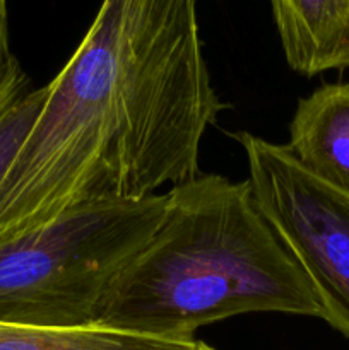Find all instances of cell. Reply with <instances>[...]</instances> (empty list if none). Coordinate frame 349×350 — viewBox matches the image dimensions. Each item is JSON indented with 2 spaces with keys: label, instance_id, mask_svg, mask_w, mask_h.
Wrapping results in <instances>:
<instances>
[{
  "label": "cell",
  "instance_id": "cell-1",
  "mask_svg": "<svg viewBox=\"0 0 349 350\" xmlns=\"http://www.w3.org/2000/svg\"><path fill=\"white\" fill-rule=\"evenodd\" d=\"M226 108L211 82L197 0H103L0 183V238L75 205L142 200L198 176Z\"/></svg>",
  "mask_w": 349,
  "mask_h": 350
},
{
  "label": "cell",
  "instance_id": "cell-2",
  "mask_svg": "<svg viewBox=\"0 0 349 350\" xmlns=\"http://www.w3.org/2000/svg\"><path fill=\"white\" fill-rule=\"evenodd\" d=\"M250 313L322 320L248 180L198 174L170 188L159 226L106 287L92 327L190 342L198 328Z\"/></svg>",
  "mask_w": 349,
  "mask_h": 350
},
{
  "label": "cell",
  "instance_id": "cell-3",
  "mask_svg": "<svg viewBox=\"0 0 349 350\" xmlns=\"http://www.w3.org/2000/svg\"><path fill=\"white\" fill-rule=\"evenodd\" d=\"M166 193L75 205L0 238V323L92 327L106 287L163 219Z\"/></svg>",
  "mask_w": 349,
  "mask_h": 350
},
{
  "label": "cell",
  "instance_id": "cell-4",
  "mask_svg": "<svg viewBox=\"0 0 349 350\" xmlns=\"http://www.w3.org/2000/svg\"><path fill=\"white\" fill-rule=\"evenodd\" d=\"M257 208L310 282L322 320L349 338V195L305 170L286 146L233 133Z\"/></svg>",
  "mask_w": 349,
  "mask_h": 350
},
{
  "label": "cell",
  "instance_id": "cell-5",
  "mask_svg": "<svg viewBox=\"0 0 349 350\" xmlns=\"http://www.w3.org/2000/svg\"><path fill=\"white\" fill-rule=\"evenodd\" d=\"M287 149L328 187L349 195V91L324 84L298 101Z\"/></svg>",
  "mask_w": 349,
  "mask_h": 350
},
{
  "label": "cell",
  "instance_id": "cell-6",
  "mask_svg": "<svg viewBox=\"0 0 349 350\" xmlns=\"http://www.w3.org/2000/svg\"><path fill=\"white\" fill-rule=\"evenodd\" d=\"M287 65L301 75L349 68V0H269Z\"/></svg>",
  "mask_w": 349,
  "mask_h": 350
},
{
  "label": "cell",
  "instance_id": "cell-7",
  "mask_svg": "<svg viewBox=\"0 0 349 350\" xmlns=\"http://www.w3.org/2000/svg\"><path fill=\"white\" fill-rule=\"evenodd\" d=\"M197 340H166L109 328H41L0 323V350H195Z\"/></svg>",
  "mask_w": 349,
  "mask_h": 350
},
{
  "label": "cell",
  "instance_id": "cell-8",
  "mask_svg": "<svg viewBox=\"0 0 349 350\" xmlns=\"http://www.w3.org/2000/svg\"><path fill=\"white\" fill-rule=\"evenodd\" d=\"M44 103V85L34 88L19 62L0 77V183L26 140Z\"/></svg>",
  "mask_w": 349,
  "mask_h": 350
},
{
  "label": "cell",
  "instance_id": "cell-9",
  "mask_svg": "<svg viewBox=\"0 0 349 350\" xmlns=\"http://www.w3.org/2000/svg\"><path fill=\"white\" fill-rule=\"evenodd\" d=\"M17 62L10 50V34H9V10H7V0H0V77Z\"/></svg>",
  "mask_w": 349,
  "mask_h": 350
},
{
  "label": "cell",
  "instance_id": "cell-10",
  "mask_svg": "<svg viewBox=\"0 0 349 350\" xmlns=\"http://www.w3.org/2000/svg\"><path fill=\"white\" fill-rule=\"evenodd\" d=\"M195 350H216V349H212L211 345L204 344V342H197V344H195Z\"/></svg>",
  "mask_w": 349,
  "mask_h": 350
},
{
  "label": "cell",
  "instance_id": "cell-11",
  "mask_svg": "<svg viewBox=\"0 0 349 350\" xmlns=\"http://www.w3.org/2000/svg\"><path fill=\"white\" fill-rule=\"evenodd\" d=\"M344 88H346V89H348V91H349V81H348V82H346V84H344Z\"/></svg>",
  "mask_w": 349,
  "mask_h": 350
}]
</instances>
